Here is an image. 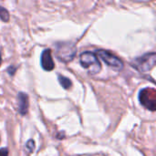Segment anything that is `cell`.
I'll return each mask as SVG.
<instances>
[{"label":"cell","mask_w":156,"mask_h":156,"mask_svg":"<svg viewBox=\"0 0 156 156\" xmlns=\"http://www.w3.org/2000/svg\"><path fill=\"white\" fill-rule=\"evenodd\" d=\"M80 62L90 74H98L101 69V65L98 57L96 54L90 51H85L81 53L80 57Z\"/></svg>","instance_id":"obj_1"},{"label":"cell","mask_w":156,"mask_h":156,"mask_svg":"<svg viewBox=\"0 0 156 156\" xmlns=\"http://www.w3.org/2000/svg\"><path fill=\"white\" fill-rule=\"evenodd\" d=\"M155 53H147L132 61V67L140 72H146L155 65Z\"/></svg>","instance_id":"obj_2"},{"label":"cell","mask_w":156,"mask_h":156,"mask_svg":"<svg viewBox=\"0 0 156 156\" xmlns=\"http://www.w3.org/2000/svg\"><path fill=\"white\" fill-rule=\"evenodd\" d=\"M139 101L146 109L154 112L156 110V92L154 89L146 88L140 91Z\"/></svg>","instance_id":"obj_3"},{"label":"cell","mask_w":156,"mask_h":156,"mask_svg":"<svg viewBox=\"0 0 156 156\" xmlns=\"http://www.w3.org/2000/svg\"><path fill=\"white\" fill-rule=\"evenodd\" d=\"M97 55L100 57V58H101L110 68H112L115 70H121L123 68V63L122 61L116 57L115 55L112 54L111 52L107 51V50H98L97 51Z\"/></svg>","instance_id":"obj_4"},{"label":"cell","mask_w":156,"mask_h":156,"mask_svg":"<svg viewBox=\"0 0 156 156\" xmlns=\"http://www.w3.org/2000/svg\"><path fill=\"white\" fill-rule=\"evenodd\" d=\"M57 57L59 60L68 62L73 59L76 54V48L72 44L61 43L57 46Z\"/></svg>","instance_id":"obj_5"},{"label":"cell","mask_w":156,"mask_h":156,"mask_svg":"<svg viewBox=\"0 0 156 156\" xmlns=\"http://www.w3.org/2000/svg\"><path fill=\"white\" fill-rule=\"evenodd\" d=\"M40 62H41V66L42 68L47 70V71H51L52 69H54L55 68V64L52 58V55H51V50L50 49H45L43 50L42 54H41V58H40Z\"/></svg>","instance_id":"obj_6"},{"label":"cell","mask_w":156,"mask_h":156,"mask_svg":"<svg viewBox=\"0 0 156 156\" xmlns=\"http://www.w3.org/2000/svg\"><path fill=\"white\" fill-rule=\"evenodd\" d=\"M17 106L18 112L21 115H25L28 109V97L26 93L20 92L17 96Z\"/></svg>","instance_id":"obj_7"},{"label":"cell","mask_w":156,"mask_h":156,"mask_svg":"<svg viewBox=\"0 0 156 156\" xmlns=\"http://www.w3.org/2000/svg\"><path fill=\"white\" fill-rule=\"evenodd\" d=\"M58 80H59V83L60 85L65 89V90H68L69 89L71 86H72V83L70 81L69 79L64 77V76H61V75H58Z\"/></svg>","instance_id":"obj_8"},{"label":"cell","mask_w":156,"mask_h":156,"mask_svg":"<svg viewBox=\"0 0 156 156\" xmlns=\"http://www.w3.org/2000/svg\"><path fill=\"white\" fill-rule=\"evenodd\" d=\"M0 19L3 20L4 22H7L9 20L8 12L5 8H3V7H0Z\"/></svg>","instance_id":"obj_9"},{"label":"cell","mask_w":156,"mask_h":156,"mask_svg":"<svg viewBox=\"0 0 156 156\" xmlns=\"http://www.w3.org/2000/svg\"><path fill=\"white\" fill-rule=\"evenodd\" d=\"M34 149H35V142L33 140L27 141V144H26V150H27V152L28 154H31V153H33Z\"/></svg>","instance_id":"obj_10"},{"label":"cell","mask_w":156,"mask_h":156,"mask_svg":"<svg viewBox=\"0 0 156 156\" xmlns=\"http://www.w3.org/2000/svg\"><path fill=\"white\" fill-rule=\"evenodd\" d=\"M0 156H8V150L6 148L0 149Z\"/></svg>","instance_id":"obj_11"},{"label":"cell","mask_w":156,"mask_h":156,"mask_svg":"<svg viewBox=\"0 0 156 156\" xmlns=\"http://www.w3.org/2000/svg\"><path fill=\"white\" fill-rule=\"evenodd\" d=\"M1 63H2V58H1V54H0V65H1Z\"/></svg>","instance_id":"obj_12"}]
</instances>
